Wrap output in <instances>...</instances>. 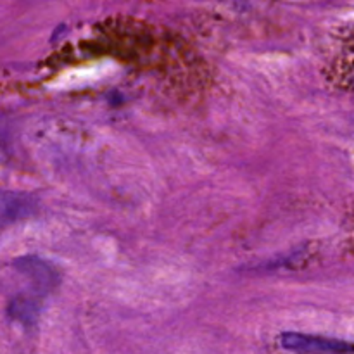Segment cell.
Here are the masks:
<instances>
[{"label": "cell", "mask_w": 354, "mask_h": 354, "mask_svg": "<svg viewBox=\"0 0 354 354\" xmlns=\"http://www.w3.org/2000/svg\"><path fill=\"white\" fill-rule=\"evenodd\" d=\"M280 344L287 351L299 354H354V342L324 337V335L299 334V332L282 334Z\"/></svg>", "instance_id": "1"}, {"label": "cell", "mask_w": 354, "mask_h": 354, "mask_svg": "<svg viewBox=\"0 0 354 354\" xmlns=\"http://www.w3.org/2000/svg\"><path fill=\"white\" fill-rule=\"evenodd\" d=\"M37 211V199L30 194L0 190V230Z\"/></svg>", "instance_id": "3"}, {"label": "cell", "mask_w": 354, "mask_h": 354, "mask_svg": "<svg viewBox=\"0 0 354 354\" xmlns=\"http://www.w3.org/2000/svg\"><path fill=\"white\" fill-rule=\"evenodd\" d=\"M10 318L17 320L23 325H33L40 317V303L33 297L17 296L9 304Z\"/></svg>", "instance_id": "4"}, {"label": "cell", "mask_w": 354, "mask_h": 354, "mask_svg": "<svg viewBox=\"0 0 354 354\" xmlns=\"http://www.w3.org/2000/svg\"><path fill=\"white\" fill-rule=\"evenodd\" d=\"M14 268L26 277L35 289L40 292H50L59 283V272L55 266L45 259L37 258V256H23V258L14 261Z\"/></svg>", "instance_id": "2"}]
</instances>
